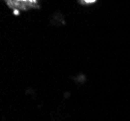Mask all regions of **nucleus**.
<instances>
[{
  "instance_id": "f257e3e1",
  "label": "nucleus",
  "mask_w": 130,
  "mask_h": 121,
  "mask_svg": "<svg viewBox=\"0 0 130 121\" xmlns=\"http://www.w3.org/2000/svg\"><path fill=\"white\" fill-rule=\"evenodd\" d=\"M85 1H86L87 3H91V2H94L95 0H85Z\"/></svg>"
}]
</instances>
